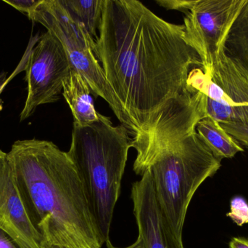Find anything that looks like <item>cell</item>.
Returning <instances> with one entry per match:
<instances>
[{
	"mask_svg": "<svg viewBox=\"0 0 248 248\" xmlns=\"http://www.w3.org/2000/svg\"><path fill=\"white\" fill-rule=\"evenodd\" d=\"M141 176L133 183L131 194L139 237L146 248H185L160 210L150 173L144 172Z\"/></svg>",
	"mask_w": 248,
	"mask_h": 248,
	"instance_id": "cell-9",
	"label": "cell"
},
{
	"mask_svg": "<svg viewBox=\"0 0 248 248\" xmlns=\"http://www.w3.org/2000/svg\"><path fill=\"white\" fill-rule=\"evenodd\" d=\"M198 135L205 141L217 158L232 159L244 148L221 127L219 122L210 116L201 119L196 126Z\"/></svg>",
	"mask_w": 248,
	"mask_h": 248,
	"instance_id": "cell-12",
	"label": "cell"
},
{
	"mask_svg": "<svg viewBox=\"0 0 248 248\" xmlns=\"http://www.w3.org/2000/svg\"><path fill=\"white\" fill-rule=\"evenodd\" d=\"M94 52L133 130L131 148L147 149L196 131L206 96L191 91L202 68L185 26L163 20L138 0H104Z\"/></svg>",
	"mask_w": 248,
	"mask_h": 248,
	"instance_id": "cell-1",
	"label": "cell"
},
{
	"mask_svg": "<svg viewBox=\"0 0 248 248\" xmlns=\"http://www.w3.org/2000/svg\"><path fill=\"white\" fill-rule=\"evenodd\" d=\"M0 248H21L7 233L0 229Z\"/></svg>",
	"mask_w": 248,
	"mask_h": 248,
	"instance_id": "cell-19",
	"label": "cell"
},
{
	"mask_svg": "<svg viewBox=\"0 0 248 248\" xmlns=\"http://www.w3.org/2000/svg\"><path fill=\"white\" fill-rule=\"evenodd\" d=\"M246 0H194L184 19L185 38L198 53L203 71L224 53L229 32Z\"/></svg>",
	"mask_w": 248,
	"mask_h": 248,
	"instance_id": "cell-8",
	"label": "cell"
},
{
	"mask_svg": "<svg viewBox=\"0 0 248 248\" xmlns=\"http://www.w3.org/2000/svg\"><path fill=\"white\" fill-rule=\"evenodd\" d=\"M3 1L14 7L17 11L26 15L31 20L42 0H4Z\"/></svg>",
	"mask_w": 248,
	"mask_h": 248,
	"instance_id": "cell-16",
	"label": "cell"
},
{
	"mask_svg": "<svg viewBox=\"0 0 248 248\" xmlns=\"http://www.w3.org/2000/svg\"><path fill=\"white\" fill-rule=\"evenodd\" d=\"M6 77H7V73L2 72L0 74V83Z\"/></svg>",
	"mask_w": 248,
	"mask_h": 248,
	"instance_id": "cell-24",
	"label": "cell"
},
{
	"mask_svg": "<svg viewBox=\"0 0 248 248\" xmlns=\"http://www.w3.org/2000/svg\"><path fill=\"white\" fill-rule=\"evenodd\" d=\"M0 229L21 248H42V238L31 224L22 202L8 153L1 149Z\"/></svg>",
	"mask_w": 248,
	"mask_h": 248,
	"instance_id": "cell-10",
	"label": "cell"
},
{
	"mask_svg": "<svg viewBox=\"0 0 248 248\" xmlns=\"http://www.w3.org/2000/svg\"><path fill=\"white\" fill-rule=\"evenodd\" d=\"M224 54L248 74V0L230 29Z\"/></svg>",
	"mask_w": 248,
	"mask_h": 248,
	"instance_id": "cell-13",
	"label": "cell"
},
{
	"mask_svg": "<svg viewBox=\"0 0 248 248\" xmlns=\"http://www.w3.org/2000/svg\"><path fill=\"white\" fill-rule=\"evenodd\" d=\"M42 248H70L66 247V246H58V245L49 244L47 243H42Z\"/></svg>",
	"mask_w": 248,
	"mask_h": 248,
	"instance_id": "cell-23",
	"label": "cell"
},
{
	"mask_svg": "<svg viewBox=\"0 0 248 248\" xmlns=\"http://www.w3.org/2000/svg\"><path fill=\"white\" fill-rule=\"evenodd\" d=\"M61 42L72 68L81 74L96 97L104 99L116 117L133 134L132 126L116 99L94 52L95 40L82 24L64 7L61 0H42L32 17Z\"/></svg>",
	"mask_w": 248,
	"mask_h": 248,
	"instance_id": "cell-5",
	"label": "cell"
},
{
	"mask_svg": "<svg viewBox=\"0 0 248 248\" xmlns=\"http://www.w3.org/2000/svg\"><path fill=\"white\" fill-rule=\"evenodd\" d=\"M237 226L248 224V203L242 197H234L230 202V211L227 214Z\"/></svg>",
	"mask_w": 248,
	"mask_h": 248,
	"instance_id": "cell-15",
	"label": "cell"
},
{
	"mask_svg": "<svg viewBox=\"0 0 248 248\" xmlns=\"http://www.w3.org/2000/svg\"><path fill=\"white\" fill-rule=\"evenodd\" d=\"M28 218L42 243L102 248L79 176L52 141L18 140L8 152Z\"/></svg>",
	"mask_w": 248,
	"mask_h": 248,
	"instance_id": "cell-2",
	"label": "cell"
},
{
	"mask_svg": "<svg viewBox=\"0 0 248 248\" xmlns=\"http://www.w3.org/2000/svg\"><path fill=\"white\" fill-rule=\"evenodd\" d=\"M71 69L62 44L46 31L30 51L25 65L27 96L20 112V122L30 117L39 106L59 99L64 81Z\"/></svg>",
	"mask_w": 248,
	"mask_h": 248,
	"instance_id": "cell-7",
	"label": "cell"
},
{
	"mask_svg": "<svg viewBox=\"0 0 248 248\" xmlns=\"http://www.w3.org/2000/svg\"><path fill=\"white\" fill-rule=\"evenodd\" d=\"M156 2L167 10H176L186 13L193 4L194 0H155Z\"/></svg>",
	"mask_w": 248,
	"mask_h": 248,
	"instance_id": "cell-18",
	"label": "cell"
},
{
	"mask_svg": "<svg viewBox=\"0 0 248 248\" xmlns=\"http://www.w3.org/2000/svg\"><path fill=\"white\" fill-rule=\"evenodd\" d=\"M221 127L235 138L239 144L248 149V126L232 123H220Z\"/></svg>",
	"mask_w": 248,
	"mask_h": 248,
	"instance_id": "cell-17",
	"label": "cell"
},
{
	"mask_svg": "<svg viewBox=\"0 0 248 248\" xmlns=\"http://www.w3.org/2000/svg\"><path fill=\"white\" fill-rule=\"evenodd\" d=\"M187 86L206 96L207 116L219 123L248 126V74L225 54L208 71L192 68Z\"/></svg>",
	"mask_w": 248,
	"mask_h": 248,
	"instance_id": "cell-6",
	"label": "cell"
},
{
	"mask_svg": "<svg viewBox=\"0 0 248 248\" xmlns=\"http://www.w3.org/2000/svg\"><path fill=\"white\" fill-rule=\"evenodd\" d=\"M91 93L84 77L72 68L64 81L62 95L72 112L74 123L85 126L100 119L101 115L96 111Z\"/></svg>",
	"mask_w": 248,
	"mask_h": 248,
	"instance_id": "cell-11",
	"label": "cell"
},
{
	"mask_svg": "<svg viewBox=\"0 0 248 248\" xmlns=\"http://www.w3.org/2000/svg\"><path fill=\"white\" fill-rule=\"evenodd\" d=\"M106 248H146L145 245H144V241H143L142 239L140 237H138L137 240H136L135 243H133L131 246H128L126 248H117L115 247L113 244H112L111 242L110 241V240H108L106 243Z\"/></svg>",
	"mask_w": 248,
	"mask_h": 248,
	"instance_id": "cell-21",
	"label": "cell"
},
{
	"mask_svg": "<svg viewBox=\"0 0 248 248\" xmlns=\"http://www.w3.org/2000/svg\"><path fill=\"white\" fill-rule=\"evenodd\" d=\"M221 167V160L195 131L136 157L133 168L140 176L144 172L150 173L160 210L175 235L182 240L192 198Z\"/></svg>",
	"mask_w": 248,
	"mask_h": 248,
	"instance_id": "cell-4",
	"label": "cell"
},
{
	"mask_svg": "<svg viewBox=\"0 0 248 248\" xmlns=\"http://www.w3.org/2000/svg\"><path fill=\"white\" fill-rule=\"evenodd\" d=\"M229 248H248V239L246 237H233L229 243Z\"/></svg>",
	"mask_w": 248,
	"mask_h": 248,
	"instance_id": "cell-20",
	"label": "cell"
},
{
	"mask_svg": "<svg viewBox=\"0 0 248 248\" xmlns=\"http://www.w3.org/2000/svg\"><path fill=\"white\" fill-rule=\"evenodd\" d=\"M10 79H12V77H6L4 78L2 81L0 83V96H1V93H2L3 90H4V87L7 85V83L10 82ZM3 109V101L1 100V98H0V112Z\"/></svg>",
	"mask_w": 248,
	"mask_h": 248,
	"instance_id": "cell-22",
	"label": "cell"
},
{
	"mask_svg": "<svg viewBox=\"0 0 248 248\" xmlns=\"http://www.w3.org/2000/svg\"><path fill=\"white\" fill-rule=\"evenodd\" d=\"M129 131L114 126L100 115L91 125L74 123L67 152L79 176L96 231L102 244L109 239L115 207L120 195L128 151Z\"/></svg>",
	"mask_w": 248,
	"mask_h": 248,
	"instance_id": "cell-3",
	"label": "cell"
},
{
	"mask_svg": "<svg viewBox=\"0 0 248 248\" xmlns=\"http://www.w3.org/2000/svg\"><path fill=\"white\" fill-rule=\"evenodd\" d=\"M68 12L95 40L103 18L104 0H61Z\"/></svg>",
	"mask_w": 248,
	"mask_h": 248,
	"instance_id": "cell-14",
	"label": "cell"
}]
</instances>
